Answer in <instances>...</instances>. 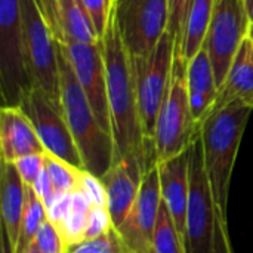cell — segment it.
<instances>
[{
  "mask_svg": "<svg viewBox=\"0 0 253 253\" xmlns=\"http://www.w3.org/2000/svg\"><path fill=\"white\" fill-rule=\"evenodd\" d=\"M253 108L231 102L213 110L202 123L200 142L209 187L216 205L221 228L228 233V197L240 142Z\"/></svg>",
  "mask_w": 253,
  "mask_h": 253,
  "instance_id": "cell-2",
  "label": "cell"
},
{
  "mask_svg": "<svg viewBox=\"0 0 253 253\" xmlns=\"http://www.w3.org/2000/svg\"><path fill=\"white\" fill-rule=\"evenodd\" d=\"M33 190H34L36 194L42 199V202L44 203L46 209L52 205V202H53V200L56 199V196L59 194V193H56V190L53 188V184H52V181H50V178H49L46 169L42 172L40 178H39L37 182L33 185Z\"/></svg>",
  "mask_w": 253,
  "mask_h": 253,
  "instance_id": "cell-33",
  "label": "cell"
},
{
  "mask_svg": "<svg viewBox=\"0 0 253 253\" xmlns=\"http://www.w3.org/2000/svg\"><path fill=\"white\" fill-rule=\"evenodd\" d=\"M0 151L1 162L6 163H15L25 156L46 153L33 123L19 105L1 107Z\"/></svg>",
  "mask_w": 253,
  "mask_h": 253,
  "instance_id": "cell-16",
  "label": "cell"
},
{
  "mask_svg": "<svg viewBox=\"0 0 253 253\" xmlns=\"http://www.w3.org/2000/svg\"><path fill=\"white\" fill-rule=\"evenodd\" d=\"M59 44V43H58ZM59 98L61 107L80 153L83 169L101 178L114 162V142L99 123L71 62L59 44Z\"/></svg>",
  "mask_w": 253,
  "mask_h": 253,
  "instance_id": "cell-3",
  "label": "cell"
},
{
  "mask_svg": "<svg viewBox=\"0 0 253 253\" xmlns=\"http://www.w3.org/2000/svg\"><path fill=\"white\" fill-rule=\"evenodd\" d=\"M19 107L33 123L46 153L83 169V162L67 125L61 101L33 86L24 95Z\"/></svg>",
  "mask_w": 253,
  "mask_h": 253,
  "instance_id": "cell-10",
  "label": "cell"
},
{
  "mask_svg": "<svg viewBox=\"0 0 253 253\" xmlns=\"http://www.w3.org/2000/svg\"><path fill=\"white\" fill-rule=\"evenodd\" d=\"M154 168V166H153ZM151 169L141 156H130L116 160L101 176L107 193V209L113 225L119 228L138 199L142 179Z\"/></svg>",
  "mask_w": 253,
  "mask_h": 253,
  "instance_id": "cell-14",
  "label": "cell"
},
{
  "mask_svg": "<svg viewBox=\"0 0 253 253\" xmlns=\"http://www.w3.org/2000/svg\"><path fill=\"white\" fill-rule=\"evenodd\" d=\"M46 154V153H44ZM44 154H31L16 160L13 165L27 187H33L44 170Z\"/></svg>",
  "mask_w": 253,
  "mask_h": 253,
  "instance_id": "cell-29",
  "label": "cell"
},
{
  "mask_svg": "<svg viewBox=\"0 0 253 253\" xmlns=\"http://www.w3.org/2000/svg\"><path fill=\"white\" fill-rule=\"evenodd\" d=\"M248 36H249V39L253 42V21H251V24H249V30H248Z\"/></svg>",
  "mask_w": 253,
  "mask_h": 253,
  "instance_id": "cell-35",
  "label": "cell"
},
{
  "mask_svg": "<svg viewBox=\"0 0 253 253\" xmlns=\"http://www.w3.org/2000/svg\"><path fill=\"white\" fill-rule=\"evenodd\" d=\"M200 127L202 126L194 120L190 105L187 89V61L181 53L179 43H176L172 77L154 133L157 165L190 150L194 141L200 136Z\"/></svg>",
  "mask_w": 253,
  "mask_h": 253,
  "instance_id": "cell-5",
  "label": "cell"
},
{
  "mask_svg": "<svg viewBox=\"0 0 253 253\" xmlns=\"http://www.w3.org/2000/svg\"><path fill=\"white\" fill-rule=\"evenodd\" d=\"M160 206L162 190L159 166H154L145 173L136 202L126 219L117 228L125 243L133 253H154L153 237Z\"/></svg>",
  "mask_w": 253,
  "mask_h": 253,
  "instance_id": "cell-13",
  "label": "cell"
},
{
  "mask_svg": "<svg viewBox=\"0 0 253 253\" xmlns=\"http://www.w3.org/2000/svg\"><path fill=\"white\" fill-rule=\"evenodd\" d=\"M89 202L90 205H99V206H107V193L105 187L101 181V178L83 170L82 178H80V185L79 190Z\"/></svg>",
  "mask_w": 253,
  "mask_h": 253,
  "instance_id": "cell-31",
  "label": "cell"
},
{
  "mask_svg": "<svg viewBox=\"0 0 253 253\" xmlns=\"http://www.w3.org/2000/svg\"><path fill=\"white\" fill-rule=\"evenodd\" d=\"M114 13L133 65L142 64L168 31L169 0H116Z\"/></svg>",
  "mask_w": 253,
  "mask_h": 253,
  "instance_id": "cell-8",
  "label": "cell"
},
{
  "mask_svg": "<svg viewBox=\"0 0 253 253\" xmlns=\"http://www.w3.org/2000/svg\"><path fill=\"white\" fill-rule=\"evenodd\" d=\"M187 89L194 120L202 126L213 111L219 92L215 70L205 47L187 62Z\"/></svg>",
  "mask_w": 253,
  "mask_h": 253,
  "instance_id": "cell-18",
  "label": "cell"
},
{
  "mask_svg": "<svg viewBox=\"0 0 253 253\" xmlns=\"http://www.w3.org/2000/svg\"><path fill=\"white\" fill-rule=\"evenodd\" d=\"M47 219V209L42 199L36 194L33 187H27V202L24 208L19 237L15 246V253H22L36 239L43 222Z\"/></svg>",
  "mask_w": 253,
  "mask_h": 253,
  "instance_id": "cell-22",
  "label": "cell"
},
{
  "mask_svg": "<svg viewBox=\"0 0 253 253\" xmlns=\"http://www.w3.org/2000/svg\"><path fill=\"white\" fill-rule=\"evenodd\" d=\"M61 46L71 62L76 77L83 87L99 123L111 133L102 40L99 43H65Z\"/></svg>",
  "mask_w": 253,
  "mask_h": 253,
  "instance_id": "cell-12",
  "label": "cell"
},
{
  "mask_svg": "<svg viewBox=\"0 0 253 253\" xmlns=\"http://www.w3.org/2000/svg\"><path fill=\"white\" fill-rule=\"evenodd\" d=\"M27 202V185L13 163L1 162L0 172V212L1 230L7 234L13 249L16 246L24 208Z\"/></svg>",
  "mask_w": 253,
  "mask_h": 253,
  "instance_id": "cell-20",
  "label": "cell"
},
{
  "mask_svg": "<svg viewBox=\"0 0 253 253\" xmlns=\"http://www.w3.org/2000/svg\"><path fill=\"white\" fill-rule=\"evenodd\" d=\"M231 102H242L253 108V42L249 36L242 42L228 74L219 87L213 110Z\"/></svg>",
  "mask_w": 253,
  "mask_h": 253,
  "instance_id": "cell-19",
  "label": "cell"
},
{
  "mask_svg": "<svg viewBox=\"0 0 253 253\" xmlns=\"http://www.w3.org/2000/svg\"><path fill=\"white\" fill-rule=\"evenodd\" d=\"M44 169L59 194H68L79 190L83 169H79L49 153L44 154Z\"/></svg>",
  "mask_w": 253,
  "mask_h": 253,
  "instance_id": "cell-25",
  "label": "cell"
},
{
  "mask_svg": "<svg viewBox=\"0 0 253 253\" xmlns=\"http://www.w3.org/2000/svg\"><path fill=\"white\" fill-rule=\"evenodd\" d=\"M191 0H169V24L168 31L176 37V42H181L184 21L187 15V9Z\"/></svg>",
  "mask_w": 253,
  "mask_h": 253,
  "instance_id": "cell-32",
  "label": "cell"
},
{
  "mask_svg": "<svg viewBox=\"0 0 253 253\" xmlns=\"http://www.w3.org/2000/svg\"><path fill=\"white\" fill-rule=\"evenodd\" d=\"M0 86L4 105H19L33 87L24 50L21 0H0Z\"/></svg>",
  "mask_w": 253,
  "mask_h": 253,
  "instance_id": "cell-9",
  "label": "cell"
},
{
  "mask_svg": "<svg viewBox=\"0 0 253 253\" xmlns=\"http://www.w3.org/2000/svg\"><path fill=\"white\" fill-rule=\"evenodd\" d=\"M157 166L162 200L185 242V216L190 199V150Z\"/></svg>",
  "mask_w": 253,
  "mask_h": 253,
  "instance_id": "cell-17",
  "label": "cell"
},
{
  "mask_svg": "<svg viewBox=\"0 0 253 253\" xmlns=\"http://www.w3.org/2000/svg\"><path fill=\"white\" fill-rule=\"evenodd\" d=\"M102 52L107 73L114 162L130 156H141L148 162L151 168L157 166L145 148V139L138 110L135 67L119 33L114 9L108 28L102 37Z\"/></svg>",
  "mask_w": 253,
  "mask_h": 253,
  "instance_id": "cell-1",
  "label": "cell"
},
{
  "mask_svg": "<svg viewBox=\"0 0 253 253\" xmlns=\"http://www.w3.org/2000/svg\"><path fill=\"white\" fill-rule=\"evenodd\" d=\"M22 253H42V252L39 251V248H37L34 243H31V245H30V246H28V248H27V249H25Z\"/></svg>",
  "mask_w": 253,
  "mask_h": 253,
  "instance_id": "cell-34",
  "label": "cell"
},
{
  "mask_svg": "<svg viewBox=\"0 0 253 253\" xmlns=\"http://www.w3.org/2000/svg\"><path fill=\"white\" fill-rule=\"evenodd\" d=\"M58 43H99L92 18L80 0H37Z\"/></svg>",
  "mask_w": 253,
  "mask_h": 253,
  "instance_id": "cell-15",
  "label": "cell"
},
{
  "mask_svg": "<svg viewBox=\"0 0 253 253\" xmlns=\"http://www.w3.org/2000/svg\"><path fill=\"white\" fill-rule=\"evenodd\" d=\"M68 253H133L129 246L125 243L123 237L117 231L116 227L108 230L107 233L82 240L76 245H71Z\"/></svg>",
  "mask_w": 253,
  "mask_h": 253,
  "instance_id": "cell-26",
  "label": "cell"
},
{
  "mask_svg": "<svg viewBox=\"0 0 253 253\" xmlns=\"http://www.w3.org/2000/svg\"><path fill=\"white\" fill-rule=\"evenodd\" d=\"M249 24L246 0H215L203 47L209 53L219 87L242 42L248 37Z\"/></svg>",
  "mask_w": 253,
  "mask_h": 253,
  "instance_id": "cell-11",
  "label": "cell"
},
{
  "mask_svg": "<svg viewBox=\"0 0 253 253\" xmlns=\"http://www.w3.org/2000/svg\"><path fill=\"white\" fill-rule=\"evenodd\" d=\"M113 221L110 216V212L107 206H99V205H92L87 213V224H86V239H93L98 237L108 230H111ZM84 239V240H86Z\"/></svg>",
  "mask_w": 253,
  "mask_h": 253,
  "instance_id": "cell-30",
  "label": "cell"
},
{
  "mask_svg": "<svg viewBox=\"0 0 253 253\" xmlns=\"http://www.w3.org/2000/svg\"><path fill=\"white\" fill-rule=\"evenodd\" d=\"M24 50L27 71L33 86L59 98V44L46 22L37 0H21Z\"/></svg>",
  "mask_w": 253,
  "mask_h": 253,
  "instance_id": "cell-7",
  "label": "cell"
},
{
  "mask_svg": "<svg viewBox=\"0 0 253 253\" xmlns=\"http://www.w3.org/2000/svg\"><path fill=\"white\" fill-rule=\"evenodd\" d=\"M33 243L42 253H68L70 249L65 237L58 230V227L49 221V218L43 222Z\"/></svg>",
  "mask_w": 253,
  "mask_h": 253,
  "instance_id": "cell-27",
  "label": "cell"
},
{
  "mask_svg": "<svg viewBox=\"0 0 253 253\" xmlns=\"http://www.w3.org/2000/svg\"><path fill=\"white\" fill-rule=\"evenodd\" d=\"M215 0H191L187 9L182 36L179 42L181 53L188 62L205 44Z\"/></svg>",
  "mask_w": 253,
  "mask_h": 253,
  "instance_id": "cell-21",
  "label": "cell"
},
{
  "mask_svg": "<svg viewBox=\"0 0 253 253\" xmlns=\"http://www.w3.org/2000/svg\"><path fill=\"white\" fill-rule=\"evenodd\" d=\"M187 253H233L230 236L221 228L216 205L203 163L200 136L190 148V199L185 216Z\"/></svg>",
  "mask_w": 253,
  "mask_h": 253,
  "instance_id": "cell-4",
  "label": "cell"
},
{
  "mask_svg": "<svg viewBox=\"0 0 253 253\" xmlns=\"http://www.w3.org/2000/svg\"><path fill=\"white\" fill-rule=\"evenodd\" d=\"M80 1L87 10L89 16L92 18L99 37L102 39L108 28L116 0H80Z\"/></svg>",
  "mask_w": 253,
  "mask_h": 253,
  "instance_id": "cell-28",
  "label": "cell"
},
{
  "mask_svg": "<svg viewBox=\"0 0 253 253\" xmlns=\"http://www.w3.org/2000/svg\"><path fill=\"white\" fill-rule=\"evenodd\" d=\"M153 252L154 253H187L185 242L179 233L169 209L162 200L157 224L153 237Z\"/></svg>",
  "mask_w": 253,
  "mask_h": 253,
  "instance_id": "cell-23",
  "label": "cell"
},
{
  "mask_svg": "<svg viewBox=\"0 0 253 253\" xmlns=\"http://www.w3.org/2000/svg\"><path fill=\"white\" fill-rule=\"evenodd\" d=\"M90 206V202L80 191L71 194V209L58 228L70 246L86 239V224Z\"/></svg>",
  "mask_w": 253,
  "mask_h": 253,
  "instance_id": "cell-24",
  "label": "cell"
},
{
  "mask_svg": "<svg viewBox=\"0 0 253 253\" xmlns=\"http://www.w3.org/2000/svg\"><path fill=\"white\" fill-rule=\"evenodd\" d=\"M176 43V37L166 31L154 46L150 56L142 64L133 65L136 76L138 110L145 139V148L156 165V125L169 89Z\"/></svg>",
  "mask_w": 253,
  "mask_h": 253,
  "instance_id": "cell-6",
  "label": "cell"
}]
</instances>
